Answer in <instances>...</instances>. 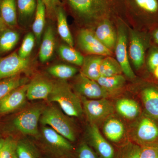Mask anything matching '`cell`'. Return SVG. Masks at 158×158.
<instances>
[{
    "mask_svg": "<svg viewBox=\"0 0 158 158\" xmlns=\"http://www.w3.org/2000/svg\"><path fill=\"white\" fill-rule=\"evenodd\" d=\"M43 111L40 106H35L25 110L13 120L15 127L24 135H37L38 122Z\"/></svg>",
    "mask_w": 158,
    "mask_h": 158,
    "instance_id": "cell-7",
    "label": "cell"
},
{
    "mask_svg": "<svg viewBox=\"0 0 158 158\" xmlns=\"http://www.w3.org/2000/svg\"><path fill=\"white\" fill-rule=\"evenodd\" d=\"M56 18L57 21V30L59 36L67 45L73 48V37L69 27L65 10L62 6L57 9Z\"/></svg>",
    "mask_w": 158,
    "mask_h": 158,
    "instance_id": "cell-25",
    "label": "cell"
},
{
    "mask_svg": "<svg viewBox=\"0 0 158 158\" xmlns=\"http://www.w3.org/2000/svg\"><path fill=\"white\" fill-rule=\"evenodd\" d=\"M59 56L66 62L74 65L81 66L84 62V57L82 54L68 45L62 44L58 49Z\"/></svg>",
    "mask_w": 158,
    "mask_h": 158,
    "instance_id": "cell-29",
    "label": "cell"
},
{
    "mask_svg": "<svg viewBox=\"0 0 158 158\" xmlns=\"http://www.w3.org/2000/svg\"><path fill=\"white\" fill-rule=\"evenodd\" d=\"M128 55L136 69L141 68L144 63L145 46L144 41L138 32L130 31Z\"/></svg>",
    "mask_w": 158,
    "mask_h": 158,
    "instance_id": "cell-15",
    "label": "cell"
},
{
    "mask_svg": "<svg viewBox=\"0 0 158 158\" xmlns=\"http://www.w3.org/2000/svg\"><path fill=\"white\" fill-rule=\"evenodd\" d=\"M77 20L86 27H94L112 12L110 0H64Z\"/></svg>",
    "mask_w": 158,
    "mask_h": 158,
    "instance_id": "cell-1",
    "label": "cell"
},
{
    "mask_svg": "<svg viewBox=\"0 0 158 158\" xmlns=\"http://www.w3.org/2000/svg\"><path fill=\"white\" fill-rule=\"evenodd\" d=\"M45 6L46 15L50 18L56 17L57 9L61 6L60 0H42Z\"/></svg>",
    "mask_w": 158,
    "mask_h": 158,
    "instance_id": "cell-38",
    "label": "cell"
},
{
    "mask_svg": "<svg viewBox=\"0 0 158 158\" xmlns=\"http://www.w3.org/2000/svg\"><path fill=\"white\" fill-rule=\"evenodd\" d=\"M158 66V51H154L150 54L148 60V66L152 73L154 69Z\"/></svg>",
    "mask_w": 158,
    "mask_h": 158,
    "instance_id": "cell-40",
    "label": "cell"
},
{
    "mask_svg": "<svg viewBox=\"0 0 158 158\" xmlns=\"http://www.w3.org/2000/svg\"><path fill=\"white\" fill-rule=\"evenodd\" d=\"M48 73L60 80L70 78L76 74L77 69L75 67L65 64L52 65L48 69Z\"/></svg>",
    "mask_w": 158,
    "mask_h": 158,
    "instance_id": "cell-33",
    "label": "cell"
},
{
    "mask_svg": "<svg viewBox=\"0 0 158 158\" xmlns=\"http://www.w3.org/2000/svg\"><path fill=\"white\" fill-rule=\"evenodd\" d=\"M140 145L128 142L120 147L114 158H140Z\"/></svg>",
    "mask_w": 158,
    "mask_h": 158,
    "instance_id": "cell-34",
    "label": "cell"
},
{
    "mask_svg": "<svg viewBox=\"0 0 158 158\" xmlns=\"http://www.w3.org/2000/svg\"><path fill=\"white\" fill-rule=\"evenodd\" d=\"M152 73L153 74L155 78L158 80V66H157V67L154 69L153 71L152 72Z\"/></svg>",
    "mask_w": 158,
    "mask_h": 158,
    "instance_id": "cell-43",
    "label": "cell"
},
{
    "mask_svg": "<svg viewBox=\"0 0 158 158\" xmlns=\"http://www.w3.org/2000/svg\"><path fill=\"white\" fill-rule=\"evenodd\" d=\"M74 87L82 96L90 99L106 98L110 95L96 81L88 78L81 73L77 77Z\"/></svg>",
    "mask_w": 158,
    "mask_h": 158,
    "instance_id": "cell-11",
    "label": "cell"
},
{
    "mask_svg": "<svg viewBox=\"0 0 158 158\" xmlns=\"http://www.w3.org/2000/svg\"><path fill=\"white\" fill-rule=\"evenodd\" d=\"M19 40V34L12 28H7L0 34V54L12 50Z\"/></svg>",
    "mask_w": 158,
    "mask_h": 158,
    "instance_id": "cell-27",
    "label": "cell"
},
{
    "mask_svg": "<svg viewBox=\"0 0 158 158\" xmlns=\"http://www.w3.org/2000/svg\"><path fill=\"white\" fill-rule=\"evenodd\" d=\"M90 144L99 158H114V147L103 137L95 123H91L89 129Z\"/></svg>",
    "mask_w": 158,
    "mask_h": 158,
    "instance_id": "cell-14",
    "label": "cell"
},
{
    "mask_svg": "<svg viewBox=\"0 0 158 158\" xmlns=\"http://www.w3.org/2000/svg\"><path fill=\"white\" fill-rule=\"evenodd\" d=\"M15 154L18 158H39V151L34 144L27 140L17 141Z\"/></svg>",
    "mask_w": 158,
    "mask_h": 158,
    "instance_id": "cell-32",
    "label": "cell"
},
{
    "mask_svg": "<svg viewBox=\"0 0 158 158\" xmlns=\"http://www.w3.org/2000/svg\"><path fill=\"white\" fill-rule=\"evenodd\" d=\"M35 40L36 38L33 33H29L26 34L18 52L21 58H28L34 48Z\"/></svg>",
    "mask_w": 158,
    "mask_h": 158,
    "instance_id": "cell-35",
    "label": "cell"
},
{
    "mask_svg": "<svg viewBox=\"0 0 158 158\" xmlns=\"http://www.w3.org/2000/svg\"><path fill=\"white\" fill-rule=\"evenodd\" d=\"M95 36L107 48L112 51L116 46L117 35L109 19H105L100 23L95 28Z\"/></svg>",
    "mask_w": 158,
    "mask_h": 158,
    "instance_id": "cell-17",
    "label": "cell"
},
{
    "mask_svg": "<svg viewBox=\"0 0 158 158\" xmlns=\"http://www.w3.org/2000/svg\"><path fill=\"white\" fill-rule=\"evenodd\" d=\"M40 122L48 125L70 142L76 140V134L73 125L69 118L61 110L54 106H50L44 110Z\"/></svg>",
    "mask_w": 158,
    "mask_h": 158,
    "instance_id": "cell-3",
    "label": "cell"
},
{
    "mask_svg": "<svg viewBox=\"0 0 158 158\" xmlns=\"http://www.w3.org/2000/svg\"><path fill=\"white\" fill-rule=\"evenodd\" d=\"M130 9L148 15L158 13V0H126Z\"/></svg>",
    "mask_w": 158,
    "mask_h": 158,
    "instance_id": "cell-26",
    "label": "cell"
},
{
    "mask_svg": "<svg viewBox=\"0 0 158 158\" xmlns=\"http://www.w3.org/2000/svg\"><path fill=\"white\" fill-rule=\"evenodd\" d=\"M54 84V82L45 77L40 75L36 76L28 84L27 98L29 100H48Z\"/></svg>",
    "mask_w": 158,
    "mask_h": 158,
    "instance_id": "cell-13",
    "label": "cell"
},
{
    "mask_svg": "<svg viewBox=\"0 0 158 158\" xmlns=\"http://www.w3.org/2000/svg\"><path fill=\"white\" fill-rule=\"evenodd\" d=\"M43 136L48 149L59 158H69L73 150L70 141L50 127H44Z\"/></svg>",
    "mask_w": 158,
    "mask_h": 158,
    "instance_id": "cell-5",
    "label": "cell"
},
{
    "mask_svg": "<svg viewBox=\"0 0 158 158\" xmlns=\"http://www.w3.org/2000/svg\"><path fill=\"white\" fill-rule=\"evenodd\" d=\"M117 37L115 53L116 60L121 66L123 72L129 78L133 79L135 75L130 65L127 51L128 31L126 27L122 23L118 24L117 28Z\"/></svg>",
    "mask_w": 158,
    "mask_h": 158,
    "instance_id": "cell-8",
    "label": "cell"
},
{
    "mask_svg": "<svg viewBox=\"0 0 158 158\" xmlns=\"http://www.w3.org/2000/svg\"><path fill=\"white\" fill-rule=\"evenodd\" d=\"M46 15V11L43 2L42 0H37V9L32 24V30L38 44H40L45 27Z\"/></svg>",
    "mask_w": 158,
    "mask_h": 158,
    "instance_id": "cell-24",
    "label": "cell"
},
{
    "mask_svg": "<svg viewBox=\"0 0 158 158\" xmlns=\"http://www.w3.org/2000/svg\"><path fill=\"white\" fill-rule=\"evenodd\" d=\"M122 70L116 59L111 56H106L102 60L100 67L101 77H109L121 74Z\"/></svg>",
    "mask_w": 158,
    "mask_h": 158,
    "instance_id": "cell-31",
    "label": "cell"
},
{
    "mask_svg": "<svg viewBox=\"0 0 158 158\" xmlns=\"http://www.w3.org/2000/svg\"><path fill=\"white\" fill-rule=\"evenodd\" d=\"M97 82L110 94L121 89L125 84L126 80L120 74L109 77L101 76Z\"/></svg>",
    "mask_w": 158,
    "mask_h": 158,
    "instance_id": "cell-28",
    "label": "cell"
},
{
    "mask_svg": "<svg viewBox=\"0 0 158 158\" xmlns=\"http://www.w3.org/2000/svg\"><path fill=\"white\" fill-rule=\"evenodd\" d=\"M124 131V125L116 118L108 119L104 125L103 132L105 136L114 143H118L121 141Z\"/></svg>",
    "mask_w": 158,
    "mask_h": 158,
    "instance_id": "cell-23",
    "label": "cell"
},
{
    "mask_svg": "<svg viewBox=\"0 0 158 158\" xmlns=\"http://www.w3.org/2000/svg\"><path fill=\"white\" fill-rule=\"evenodd\" d=\"M55 46L53 29L48 26L44 34L39 52V58L41 62H48L53 55Z\"/></svg>",
    "mask_w": 158,
    "mask_h": 158,
    "instance_id": "cell-20",
    "label": "cell"
},
{
    "mask_svg": "<svg viewBox=\"0 0 158 158\" xmlns=\"http://www.w3.org/2000/svg\"><path fill=\"white\" fill-rule=\"evenodd\" d=\"M17 141L11 137L6 138L0 151V158H12L15 152Z\"/></svg>",
    "mask_w": 158,
    "mask_h": 158,
    "instance_id": "cell-36",
    "label": "cell"
},
{
    "mask_svg": "<svg viewBox=\"0 0 158 158\" xmlns=\"http://www.w3.org/2000/svg\"><path fill=\"white\" fill-rule=\"evenodd\" d=\"M0 15L8 27H16L18 23L16 0H0Z\"/></svg>",
    "mask_w": 158,
    "mask_h": 158,
    "instance_id": "cell-19",
    "label": "cell"
},
{
    "mask_svg": "<svg viewBox=\"0 0 158 158\" xmlns=\"http://www.w3.org/2000/svg\"><path fill=\"white\" fill-rule=\"evenodd\" d=\"M140 158H158V146H141Z\"/></svg>",
    "mask_w": 158,
    "mask_h": 158,
    "instance_id": "cell-39",
    "label": "cell"
},
{
    "mask_svg": "<svg viewBox=\"0 0 158 158\" xmlns=\"http://www.w3.org/2000/svg\"><path fill=\"white\" fill-rule=\"evenodd\" d=\"M5 139L6 138H0V151L2 149V147H3L5 143Z\"/></svg>",
    "mask_w": 158,
    "mask_h": 158,
    "instance_id": "cell-44",
    "label": "cell"
},
{
    "mask_svg": "<svg viewBox=\"0 0 158 158\" xmlns=\"http://www.w3.org/2000/svg\"><path fill=\"white\" fill-rule=\"evenodd\" d=\"M82 106L91 123L102 121L113 114L114 108L112 103L106 98L90 99L81 98Z\"/></svg>",
    "mask_w": 158,
    "mask_h": 158,
    "instance_id": "cell-6",
    "label": "cell"
},
{
    "mask_svg": "<svg viewBox=\"0 0 158 158\" xmlns=\"http://www.w3.org/2000/svg\"><path fill=\"white\" fill-rule=\"evenodd\" d=\"M144 114L158 121V88L153 85L144 87L140 93Z\"/></svg>",
    "mask_w": 158,
    "mask_h": 158,
    "instance_id": "cell-16",
    "label": "cell"
},
{
    "mask_svg": "<svg viewBox=\"0 0 158 158\" xmlns=\"http://www.w3.org/2000/svg\"><path fill=\"white\" fill-rule=\"evenodd\" d=\"M18 21L23 26L28 25L35 16L37 0H16Z\"/></svg>",
    "mask_w": 158,
    "mask_h": 158,
    "instance_id": "cell-18",
    "label": "cell"
},
{
    "mask_svg": "<svg viewBox=\"0 0 158 158\" xmlns=\"http://www.w3.org/2000/svg\"><path fill=\"white\" fill-rule=\"evenodd\" d=\"M116 111L125 118L131 119L137 118L141 113V109L138 102L130 98L118 100L116 104Z\"/></svg>",
    "mask_w": 158,
    "mask_h": 158,
    "instance_id": "cell-22",
    "label": "cell"
},
{
    "mask_svg": "<svg viewBox=\"0 0 158 158\" xmlns=\"http://www.w3.org/2000/svg\"><path fill=\"white\" fill-rule=\"evenodd\" d=\"M28 84H24L0 100V116L9 114L22 106L27 98Z\"/></svg>",
    "mask_w": 158,
    "mask_h": 158,
    "instance_id": "cell-12",
    "label": "cell"
},
{
    "mask_svg": "<svg viewBox=\"0 0 158 158\" xmlns=\"http://www.w3.org/2000/svg\"><path fill=\"white\" fill-rule=\"evenodd\" d=\"M77 158H99L94 150L87 143L79 145L77 152Z\"/></svg>",
    "mask_w": 158,
    "mask_h": 158,
    "instance_id": "cell-37",
    "label": "cell"
},
{
    "mask_svg": "<svg viewBox=\"0 0 158 158\" xmlns=\"http://www.w3.org/2000/svg\"><path fill=\"white\" fill-rule=\"evenodd\" d=\"M135 143L142 146H158V121L143 113L135 131Z\"/></svg>",
    "mask_w": 158,
    "mask_h": 158,
    "instance_id": "cell-4",
    "label": "cell"
},
{
    "mask_svg": "<svg viewBox=\"0 0 158 158\" xmlns=\"http://www.w3.org/2000/svg\"><path fill=\"white\" fill-rule=\"evenodd\" d=\"M77 42L80 48L89 55L102 56H110L112 55V51L99 41L91 29L81 30L78 34Z\"/></svg>",
    "mask_w": 158,
    "mask_h": 158,
    "instance_id": "cell-9",
    "label": "cell"
},
{
    "mask_svg": "<svg viewBox=\"0 0 158 158\" xmlns=\"http://www.w3.org/2000/svg\"><path fill=\"white\" fill-rule=\"evenodd\" d=\"M12 158H18L17 156H16V154L15 153L14 154V156H13V157Z\"/></svg>",
    "mask_w": 158,
    "mask_h": 158,
    "instance_id": "cell-45",
    "label": "cell"
},
{
    "mask_svg": "<svg viewBox=\"0 0 158 158\" xmlns=\"http://www.w3.org/2000/svg\"><path fill=\"white\" fill-rule=\"evenodd\" d=\"M30 66V60L21 58L16 52L0 58V80L21 74Z\"/></svg>",
    "mask_w": 158,
    "mask_h": 158,
    "instance_id": "cell-10",
    "label": "cell"
},
{
    "mask_svg": "<svg viewBox=\"0 0 158 158\" xmlns=\"http://www.w3.org/2000/svg\"><path fill=\"white\" fill-rule=\"evenodd\" d=\"M104 56L97 55H89L84 57L81 73L88 78L97 81L101 77L100 67Z\"/></svg>",
    "mask_w": 158,
    "mask_h": 158,
    "instance_id": "cell-21",
    "label": "cell"
},
{
    "mask_svg": "<svg viewBox=\"0 0 158 158\" xmlns=\"http://www.w3.org/2000/svg\"><path fill=\"white\" fill-rule=\"evenodd\" d=\"M21 74L16 75L0 80V100L7 94L24 84Z\"/></svg>",
    "mask_w": 158,
    "mask_h": 158,
    "instance_id": "cell-30",
    "label": "cell"
},
{
    "mask_svg": "<svg viewBox=\"0 0 158 158\" xmlns=\"http://www.w3.org/2000/svg\"><path fill=\"white\" fill-rule=\"evenodd\" d=\"M48 100L57 102L63 112L69 116L78 117L83 113L81 99L74 93L64 80L54 82L53 88Z\"/></svg>",
    "mask_w": 158,
    "mask_h": 158,
    "instance_id": "cell-2",
    "label": "cell"
},
{
    "mask_svg": "<svg viewBox=\"0 0 158 158\" xmlns=\"http://www.w3.org/2000/svg\"><path fill=\"white\" fill-rule=\"evenodd\" d=\"M153 37L156 43L158 44V29H157L153 33Z\"/></svg>",
    "mask_w": 158,
    "mask_h": 158,
    "instance_id": "cell-42",
    "label": "cell"
},
{
    "mask_svg": "<svg viewBox=\"0 0 158 158\" xmlns=\"http://www.w3.org/2000/svg\"><path fill=\"white\" fill-rule=\"evenodd\" d=\"M8 27L6 25V24L3 21L2 19V17H1V15H0V34H2V32H3L5 29L8 28Z\"/></svg>",
    "mask_w": 158,
    "mask_h": 158,
    "instance_id": "cell-41",
    "label": "cell"
}]
</instances>
